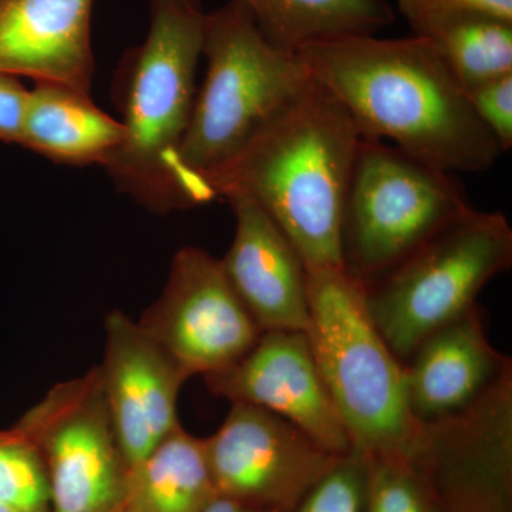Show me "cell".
I'll return each mask as SVG.
<instances>
[{
    "label": "cell",
    "instance_id": "cell-22",
    "mask_svg": "<svg viewBox=\"0 0 512 512\" xmlns=\"http://www.w3.org/2000/svg\"><path fill=\"white\" fill-rule=\"evenodd\" d=\"M365 512H431L423 481L406 457L366 458Z\"/></svg>",
    "mask_w": 512,
    "mask_h": 512
},
{
    "label": "cell",
    "instance_id": "cell-11",
    "mask_svg": "<svg viewBox=\"0 0 512 512\" xmlns=\"http://www.w3.org/2000/svg\"><path fill=\"white\" fill-rule=\"evenodd\" d=\"M208 390L291 421L336 456L352 451L338 409L302 330H265L234 365L204 376Z\"/></svg>",
    "mask_w": 512,
    "mask_h": 512
},
{
    "label": "cell",
    "instance_id": "cell-15",
    "mask_svg": "<svg viewBox=\"0 0 512 512\" xmlns=\"http://www.w3.org/2000/svg\"><path fill=\"white\" fill-rule=\"evenodd\" d=\"M510 369V357L491 346L476 306L421 340L404 363L410 412L419 423L464 412Z\"/></svg>",
    "mask_w": 512,
    "mask_h": 512
},
{
    "label": "cell",
    "instance_id": "cell-25",
    "mask_svg": "<svg viewBox=\"0 0 512 512\" xmlns=\"http://www.w3.org/2000/svg\"><path fill=\"white\" fill-rule=\"evenodd\" d=\"M471 107L501 153L512 147V74L467 90Z\"/></svg>",
    "mask_w": 512,
    "mask_h": 512
},
{
    "label": "cell",
    "instance_id": "cell-13",
    "mask_svg": "<svg viewBox=\"0 0 512 512\" xmlns=\"http://www.w3.org/2000/svg\"><path fill=\"white\" fill-rule=\"evenodd\" d=\"M235 235L220 259L229 285L258 328L302 330L309 326L306 266L292 242L254 201L228 200Z\"/></svg>",
    "mask_w": 512,
    "mask_h": 512
},
{
    "label": "cell",
    "instance_id": "cell-4",
    "mask_svg": "<svg viewBox=\"0 0 512 512\" xmlns=\"http://www.w3.org/2000/svg\"><path fill=\"white\" fill-rule=\"evenodd\" d=\"M143 45L128 50L117 70L116 104L124 138L106 164L117 190L148 210H184L177 156L195 99L205 13L190 6L151 5Z\"/></svg>",
    "mask_w": 512,
    "mask_h": 512
},
{
    "label": "cell",
    "instance_id": "cell-23",
    "mask_svg": "<svg viewBox=\"0 0 512 512\" xmlns=\"http://www.w3.org/2000/svg\"><path fill=\"white\" fill-rule=\"evenodd\" d=\"M366 458L355 450L340 457L293 512H365Z\"/></svg>",
    "mask_w": 512,
    "mask_h": 512
},
{
    "label": "cell",
    "instance_id": "cell-28",
    "mask_svg": "<svg viewBox=\"0 0 512 512\" xmlns=\"http://www.w3.org/2000/svg\"><path fill=\"white\" fill-rule=\"evenodd\" d=\"M164 3H171V5L190 6V8H201V0H150L151 5H164Z\"/></svg>",
    "mask_w": 512,
    "mask_h": 512
},
{
    "label": "cell",
    "instance_id": "cell-1",
    "mask_svg": "<svg viewBox=\"0 0 512 512\" xmlns=\"http://www.w3.org/2000/svg\"><path fill=\"white\" fill-rule=\"evenodd\" d=\"M296 56L348 110L366 140L392 141L450 174L484 173L503 154L464 87L423 37H339L303 47Z\"/></svg>",
    "mask_w": 512,
    "mask_h": 512
},
{
    "label": "cell",
    "instance_id": "cell-5",
    "mask_svg": "<svg viewBox=\"0 0 512 512\" xmlns=\"http://www.w3.org/2000/svg\"><path fill=\"white\" fill-rule=\"evenodd\" d=\"M313 356L352 450L404 457L420 423L410 412L404 365L377 329L366 284L340 266L306 268Z\"/></svg>",
    "mask_w": 512,
    "mask_h": 512
},
{
    "label": "cell",
    "instance_id": "cell-16",
    "mask_svg": "<svg viewBox=\"0 0 512 512\" xmlns=\"http://www.w3.org/2000/svg\"><path fill=\"white\" fill-rule=\"evenodd\" d=\"M123 138V124L99 109L89 92L49 82L29 90L20 144L40 156L103 167Z\"/></svg>",
    "mask_w": 512,
    "mask_h": 512
},
{
    "label": "cell",
    "instance_id": "cell-29",
    "mask_svg": "<svg viewBox=\"0 0 512 512\" xmlns=\"http://www.w3.org/2000/svg\"><path fill=\"white\" fill-rule=\"evenodd\" d=\"M0 512H20L15 510V508H10L8 505L0 503Z\"/></svg>",
    "mask_w": 512,
    "mask_h": 512
},
{
    "label": "cell",
    "instance_id": "cell-6",
    "mask_svg": "<svg viewBox=\"0 0 512 512\" xmlns=\"http://www.w3.org/2000/svg\"><path fill=\"white\" fill-rule=\"evenodd\" d=\"M511 265L512 228L507 217L473 208L392 271L367 284V306L404 365L421 340L476 308L485 285Z\"/></svg>",
    "mask_w": 512,
    "mask_h": 512
},
{
    "label": "cell",
    "instance_id": "cell-3",
    "mask_svg": "<svg viewBox=\"0 0 512 512\" xmlns=\"http://www.w3.org/2000/svg\"><path fill=\"white\" fill-rule=\"evenodd\" d=\"M202 56L207 74L177 156L184 210L208 204V178L313 83L296 53L268 42L238 0L205 15Z\"/></svg>",
    "mask_w": 512,
    "mask_h": 512
},
{
    "label": "cell",
    "instance_id": "cell-27",
    "mask_svg": "<svg viewBox=\"0 0 512 512\" xmlns=\"http://www.w3.org/2000/svg\"><path fill=\"white\" fill-rule=\"evenodd\" d=\"M200 512H279L275 510H265V508L252 507V505L238 503L231 498L215 497L207 507L202 508Z\"/></svg>",
    "mask_w": 512,
    "mask_h": 512
},
{
    "label": "cell",
    "instance_id": "cell-18",
    "mask_svg": "<svg viewBox=\"0 0 512 512\" xmlns=\"http://www.w3.org/2000/svg\"><path fill=\"white\" fill-rule=\"evenodd\" d=\"M215 497L204 439L181 423L128 470L127 504L138 512H200Z\"/></svg>",
    "mask_w": 512,
    "mask_h": 512
},
{
    "label": "cell",
    "instance_id": "cell-21",
    "mask_svg": "<svg viewBox=\"0 0 512 512\" xmlns=\"http://www.w3.org/2000/svg\"><path fill=\"white\" fill-rule=\"evenodd\" d=\"M0 503L20 512L50 510L43 458L16 427L0 430Z\"/></svg>",
    "mask_w": 512,
    "mask_h": 512
},
{
    "label": "cell",
    "instance_id": "cell-10",
    "mask_svg": "<svg viewBox=\"0 0 512 512\" xmlns=\"http://www.w3.org/2000/svg\"><path fill=\"white\" fill-rule=\"evenodd\" d=\"M137 322L190 377L234 365L262 333L220 259L195 247L175 254L163 293Z\"/></svg>",
    "mask_w": 512,
    "mask_h": 512
},
{
    "label": "cell",
    "instance_id": "cell-17",
    "mask_svg": "<svg viewBox=\"0 0 512 512\" xmlns=\"http://www.w3.org/2000/svg\"><path fill=\"white\" fill-rule=\"evenodd\" d=\"M268 42L289 53L346 36L376 35L394 22L386 0H238Z\"/></svg>",
    "mask_w": 512,
    "mask_h": 512
},
{
    "label": "cell",
    "instance_id": "cell-24",
    "mask_svg": "<svg viewBox=\"0 0 512 512\" xmlns=\"http://www.w3.org/2000/svg\"><path fill=\"white\" fill-rule=\"evenodd\" d=\"M400 12L412 26L414 36L470 18H493L512 23V0H397Z\"/></svg>",
    "mask_w": 512,
    "mask_h": 512
},
{
    "label": "cell",
    "instance_id": "cell-19",
    "mask_svg": "<svg viewBox=\"0 0 512 512\" xmlns=\"http://www.w3.org/2000/svg\"><path fill=\"white\" fill-rule=\"evenodd\" d=\"M512 467L483 451L441 457L427 474L431 512H511Z\"/></svg>",
    "mask_w": 512,
    "mask_h": 512
},
{
    "label": "cell",
    "instance_id": "cell-14",
    "mask_svg": "<svg viewBox=\"0 0 512 512\" xmlns=\"http://www.w3.org/2000/svg\"><path fill=\"white\" fill-rule=\"evenodd\" d=\"M94 0H0V73L89 92Z\"/></svg>",
    "mask_w": 512,
    "mask_h": 512
},
{
    "label": "cell",
    "instance_id": "cell-7",
    "mask_svg": "<svg viewBox=\"0 0 512 512\" xmlns=\"http://www.w3.org/2000/svg\"><path fill=\"white\" fill-rule=\"evenodd\" d=\"M473 208L450 173L362 138L343 211V265L372 284Z\"/></svg>",
    "mask_w": 512,
    "mask_h": 512
},
{
    "label": "cell",
    "instance_id": "cell-30",
    "mask_svg": "<svg viewBox=\"0 0 512 512\" xmlns=\"http://www.w3.org/2000/svg\"><path fill=\"white\" fill-rule=\"evenodd\" d=\"M119 512H138V511L136 510V508H133V507H131L130 504L126 503V505H124V507L121 508V510Z\"/></svg>",
    "mask_w": 512,
    "mask_h": 512
},
{
    "label": "cell",
    "instance_id": "cell-9",
    "mask_svg": "<svg viewBox=\"0 0 512 512\" xmlns=\"http://www.w3.org/2000/svg\"><path fill=\"white\" fill-rule=\"evenodd\" d=\"M204 443L220 497L279 512H293L343 457L291 421L247 403H232Z\"/></svg>",
    "mask_w": 512,
    "mask_h": 512
},
{
    "label": "cell",
    "instance_id": "cell-2",
    "mask_svg": "<svg viewBox=\"0 0 512 512\" xmlns=\"http://www.w3.org/2000/svg\"><path fill=\"white\" fill-rule=\"evenodd\" d=\"M360 141L348 110L313 80L208 178V200L248 198L284 232L306 268L343 265V211Z\"/></svg>",
    "mask_w": 512,
    "mask_h": 512
},
{
    "label": "cell",
    "instance_id": "cell-26",
    "mask_svg": "<svg viewBox=\"0 0 512 512\" xmlns=\"http://www.w3.org/2000/svg\"><path fill=\"white\" fill-rule=\"evenodd\" d=\"M29 90L18 77L0 73V141L20 144Z\"/></svg>",
    "mask_w": 512,
    "mask_h": 512
},
{
    "label": "cell",
    "instance_id": "cell-12",
    "mask_svg": "<svg viewBox=\"0 0 512 512\" xmlns=\"http://www.w3.org/2000/svg\"><path fill=\"white\" fill-rule=\"evenodd\" d=\"M101 392L128 470L180 424L178 394L190 376L136 320L113 311L104 320Z\"/></svg>",
    "mask_w": 512,
    "mask_h": 512
},
{
    "label": "cell",
    "instance_id": "cell-8",
    "mask_svg": "<svg viewBox=\"0 0 512 512\" xmlns=\"http://www.w3.org/2000/svg\"><path fill=\"white\" fill-rule=\"evenodd\" d=\"M45 463L53 512H119L128 467L114 433L99 372L57 384L16 423Z\"/></svg>",
    "mask_w": 512,
    "mask_h": 512
},
{
    "label": "cell",
    "instance_id": "cell-20",
    "mask_svg": "<svg viewBox=\"0 0 512 512\" xmlns=\"http://www.w3.org/2000/svg\"><path fill=\"white\" fill-rule=\"evenodd\" d=\"M423 39L436 47L466 92L512 74L511 22L493 18L454 20Z\"/></svg>",
    "mask_w": 512,
    "mask_h": 512
}]
</instances>
